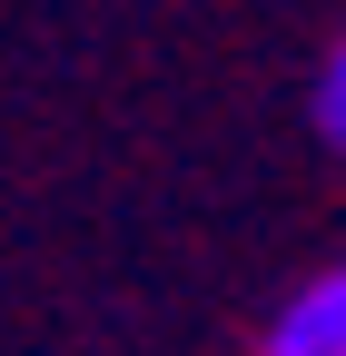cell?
<instances>
[{
    "label": "cell",
    "instance_id": "1",
    "mask_svg": "<svg viewBox=\"0 0 346 356\" xmlns=\"http://www.w3.org/2000/svg\"><path fill=\"white\" fill-rule=\"evenodd\" d=\"M257 356H346V257L277 297V317L257 327Z\"/></svg>",
    "mask_w": 346,
    "mask_h": 356
},
{
    "label": "cell",
    "instance_id": "2",
    "mask_svg": "<svg viewBox=\"0 0 346 356\" xmlns=\"http://www.w3.org/2000/svg\"><path fill=\"white\" fill-rule=\"evenodd\" d=\"M317 129H327V149L346 159V30H336V50L317 70Z\"/></svg>",
    "mask_w": 346,
    "mask_h": 356
}]
</instances>
